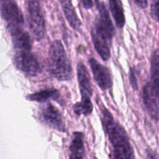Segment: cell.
<instances>
[{
    "label": "cell",
    "instance_id": "22",
    "mask_svg": "<svg viewBox=\"0 0 159 159\" xmlns=\"http://www.w3.org/2000/svg\"><path fill=\"white\" fill-rule=\"evenodd\" d=\"M148 159H159V157L157 156L155 154L152 153V152H148Z\"/></svg>",
    "mask_w": 159,
    "mask_h": 159
},
{
    "label": "cell",
    "instance_id": "11",
    "mask_svg": "<svg viewBox=\"0 0 159 159\" xmlns=\"http://www.w3.org/2000/svg\"><path fill=\"white\" fill-rule=\"evenodd\" d=\"M70 159H85L84 134L82 132L73 133L70 144Z\"/></svg>",
    "mask_w": 159,
    "mask_h": 159
},
{
    "label": "cell",
    "instance_id": "13",
    "mask_svg": "<svg viewBox=\"0 0 159 159\" xmlns=\"http://www.w3.org/2000/svg\"><path fill=\"white\" fill-rule=\"evenodd\" d=\"M61 4L62 6L64 14L68 20L70 26L75 30L79 31L81 26V22L78 17L77 13L75 12L74 6H72V3L70 1H61Z\"/></svg>",
    "mask_w": 159,
    "mask_h": 159
},
{
    "label": "cell",
    "instance_id": "14",
    "mask_svg": "<svg viewBox=\"0 0 159 159\" xmlns=\"http://www.w3.org/2000/svg\"><path fill=\"white\" fill-rule=\"evenodd\" d=\"M60 97V93L55 89H47L41 90L40 92L34 93V94L29 95L26 96L28 100L34 101L38 102H44L49 99H54L57 100Z\"/></svg>",
    "mask_w": 159,
    "mask_h": 159
},
{
    "label": "cell",
    "instance_id": "6",
    "mask_svg": "<svg viewBox=\"0 0 159 159\" xmlns=\"http://www.w3.org/2000/svg\"><path fill=\"white\" fill-rule=\"evenodd\" d=\"M14 63L19 70L30 77L37 76L40 71L37 57L30 51H18L14 56Z\"/></svg>",
    "mask_w": 159,
    "mask_h": 159
},
{
    "label": "cell",
    "instance_id": "17",
    "mask_svg": "<svg viewBox=\"0 0 159 159\" xmlns=\"http://www.w3.org/2000/svg\"><path fill=\"white\" fill-rule=\"evenodd\" d=\"M73 110L75 114L81 116H89L92 113L93 110V103L91 101H80L77 102L73 107Z\"/></svg>",
    "mask_w": 159,
    "mask_h": 159
},
{
    "label": "cell",
    "instance_id": "3",
    "mask_svg": "<svg viewBox=\"0 0 159 159\" xmlns=\"http://www.w3.org/2000/svg\"><path fill=\"white\" fill-rule=\"evenodd\" d=\"M48 64L50 73L57 80L68 81L71 79V65L60 40H54L50 46Z\"/></svg>",
    "mask_w": 159,
    "mask_h": 159
},
{
    "label": "cell",
    "instance_id": "8",
    "mask_svg": "<svg viewBox=\"0 0 159 159\" xmlns=\"http://www.w3.org/2000/svg\"><path fill=\"white\" fill-rule=\"evenodd\" d=\"M90 68L93 71L95 81L102 90L110 89L113 86L112 75L109 68L103 66L95 58L91 57L89 60Z\"/></svg>",
    "mask_w": 159,
    "mask_h": 159
},
{
    "label": "cell",
    "instance_id": "5",
    "mask_svg": "<svg viewBox=\"0 0 159 159\" xmlns=\"http://www.w3.org/2000/svg\"><path fill=\"white\" fill-rule=\"evenodd\" d=\"M26 17L30 29L34 38L40 40L46 33L45 20L40 3L37 1L26 2Z\"/></svg>",
    "mask_w": 159,
    "mask_h": 159
},
{
    "label": "cell",
    "instance_id": "16",
    "mask_svg": "<svg viewBox=\"0 0 159 159\" xmlns=\"http://www.w3.org/2000/svg\"><path fill=\"white\" fill-rule=\"evenodd\" d=\"M110 9L117 27H124L125 24V16L122 2L120 1L111 0L110 1Z\"/></svg>",
    "mask_w": 159,
    "mask_h": 159
},
{
    "label": "cell",
    "instance_id": "19",
    "mask_svg": "<svg viewBox=\"0 0 159 159\" xmlns=\"http://www.w3.org/2000/svg\"><path fill=\"white\" fill-rule=\"evenodd\" d=\"M130 85H131L132 88L134 90L138 89V80H137V76L136 73H135V71L134 68H131L130 71Z\"/></svg>",
    "mask_w": 159,
    "mask_h": 159
},
{
    "label": "cell",
    "instance_id": "20",
    "mask_svg": "<svg viewBox=\"0 0 159 159\" xmlns=\"http://www.w3.org/2000/svg\"><path fill=\"white\" fill-rule=\"evenodd\" d=\"M82 5H83L84 8H85V9H91L93 6V2L88 1V0H86V1H82Z\"/></svg>",
    "mask_w": 159,
    "mask_h": 159
},
{
    "label": "cell",
    "instance_id": "2",
    "mask_svg": "<svg viewBox=\"0 0 159 159\" xmlns=\"http://www.w3.org/2000/svg\"><path fill=\"white\" fill-rule=\"evenodd\" d=\"M99 11V16L95 21L92 29V39L98 54L103 61L109 60L110 57V45L115 34L108 10L102 2H96Z\"/></svg>",
    "mask_w": 159,
    "mask_h": 159
},
{
    "label": "cell",
    "instance_id": "10",
    "mask_svg": "<svg viewBox=\"0 0 159 159\" xmlns=\"http://www.w3.org/2000/svg\"><path fill=\"white\" fill-rule=\"evenodd\" d=\"M77 75L81 96H82L81 101H91L90 99L93 95V89L90 82L89 75L85 66L82 62L78 64Z\"/></svg>",
    "mask_w": 159,
    "mask_h": 159
},
{
    "label": "cell",
    "instance_id": "7",
    "mask_svg": "<svg viewBox=\"0 0 159 159\" xmlns=\"http://www.w3.org/2000/svg\"><path fill=\"white\" fill-rule=\"evenodd\" d=\"M40 118L43 124L51 128L61 132L66 130L61 113L51 103L46 104L40 108Z\"/></svg>",
    "mask_w": 159,
    "mask_h": 159
},
{
    "label": "cell",
    "instance_id": "15",
    "mask_svg": "<svg viewBox=\"0 0 159 159\" xmlns=\"http://www.w3.org/2000/svg\"><path fill=\"white\" fill-rule=\"evenodd\" d=\"M12 43L18 51H30L32 48V43L29 34L25 31L19 33L12 36Z\"/></svg>",
    "mask_w": 159,
    "mask_h": 159
},
{
    "label": "cell",
    "instance_id": "18",
    "mask_svg": "<svg viewBox=\"0 0 159 159\" xmlns=\"http://www.w3.org/2000/svg\"><path fill=\"white\" fill-rule=\"evenodd\" d=\"M151 13L153 18L159 23V1H155L152 2L151 6Z\"/></svg>",
    "mask_w": 159,
    "mask_h": 159
},
{
    "label": "cell",
    "instance_id": "9",
    "mask_svg": "<svg viewBox=\"0 0 159 159\" xmlns=\"http://www.w3.org/2000/svg\"><path fill=\"white\" fill-rule=\"evenodd\" d=\"M143 101L151 117L155 121L159 120V95L155 93L148 82L143 88Z\"/></svg>",
    "mask_w": 159,
    "mask_h": 159
},
{
    "label": "cell",
    "instance_id": "12",
    "mask_svg": "<svg viewBox=\"0 0 159 159\" xmlns=\"http://www.w3.org/2000/svg\"><path fill=\"white\" fill-rule=\"evenodd\" d=\"M154 91L159 95V50L154 51L151 58V82Z\"/></svg>",
    "mask_w": 159,
    "mask_h": 159
},
{
    "label": "cell",
    "instance_id": "1",
    "mask_svg": "<svg viewBox=\"0 0 159 159\" xmlns=\"http://www.w3.org/2000/svg\"><path fill=\"white\" fill-rule=\"evenodd\" d=\"M101 117L104 131L113 146V159H134V152L125 129L114 120L105 107L102 108Z\"/></svg>",
    "mask_w": 159,
    "mask_h": 159
},
{
    "label": "cell",
    "instance_id": "21",
    "mask_svg": "<svg viewBox=\"0 0 159 159\" xmlns=\"http://www.w3.org/2000/svg\"><path fill=\"white\" fill-rule=\"evenodd\" d=\"M135 3L141 8H146L148 6V1H135Z\"/></svg>",
    "mask_w": 159,
    "mask_h": 159
},
{
    "label": "cell",
    "instance_id": "4",
    "mask_svg": "<svg viewBox=\"0 0 159 159\" xmlns=\"http://www.w3.org/2000/svg\"><path fill=\"white\" fill-rule=\"evenodd\" d=\"M0 14L7 22V28L11 36L23 31L24 19L16 2L0 1Z\"/></svg>",
    "mask_w": 159,
    "mask_h": 159
}]
</instances>
